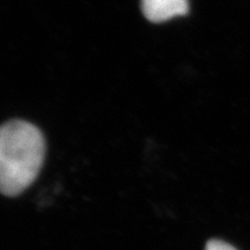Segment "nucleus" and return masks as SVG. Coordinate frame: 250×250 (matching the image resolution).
<instances>
[{"instance_id": "f257e3e1", "label": "nucleus", "mask_w": 250, "mask_h": 250, "mask_svg": "<svg viewBox=\"0 0 250 250\" xmlns=\"http://www.w3.org/2000/svg\"><path fill=\"white\" fill-rule=\"evenodd\" d=\"M44 155V137L35 125L15 120L0 126V192H23L39 175Z\"/></svg>"}, {"instance_id": "f03ea898", "label": "nucleus", "mask_w": 250, "mask_h": 250, "mask_svg": "<svg viewBox=\"0 0 250 250\" xmlns=\"http://www.w3.org/2000/svg\"><path fill=\"white\" fill-rule=\"evenodd\" d=\"M142 8L146 19L160 23L189 11L188 0H142Z\"/></svg>"}, {"instance_id": "7ed1b4c3", "label": "nucleus", "mask_w": 250, "mask_h": 250, "mask_svg": "<svg viewBox=\"0 0 250 250\" xmlns=\"http://www.w3.org/2000/svg\"><path fill=\"white\" fill-rule=\"evenodd\" d=\"M205 250H236L234 247H232L228 243L220 241V240H211L206 245Z\"/></svg>"}]
</instances>
